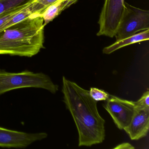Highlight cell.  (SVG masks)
Masks as SVG:
<instances>
[{"label": "cell", "mask_w": 149, "mask_h": 149, "mask_svg": "<svg viewBox=\"0 0 149 149\" xmlns=\"http://www.w3.org/2000/svg\"><path fill=\"white\" fill-rule=\"evenodd\" d=\"M77 1V0H58L49 6L41 15L43 19L44 26L60 15L63 11Z\"/></svg>", "instance_id": "cell-10"}, {"label": "cell", "mask_w": 149, "mask_h": 149, "mask_svg": "<svg viewBox=\"0 0 149 149\" xmlns=\"http://www.w3.org/2000/svg\"><path fill=\"white\" fill-rule=\"evenodd\" d=\"M29 6L26 8L22 10L18 13L16 14L8 21L5 23L0 28V32L11 26H13L17 23H19L29 17L35 15H34L32 13L30 8H29Z\"/></svg>", "instance_id": "cell-11"}, {"label": "cell", "mask_w": 149, "mask_h": 149, "mask_svg": "<svg viewBox=\"0 0 149 149\" xmlns=\"http://www.w3.org/2000/svg\"><path fill=\"white\" fill-rule=\"evenodd\" d=\"M34 15L0 32V55L31 57L44 48V26Z\"/></svg>", "instance_id": "cell-2"}, {"label": "cell", "mask_w": 149, "mask_h": 149, "mask_svg": "<svg viewBox=\"0 0 149 149\" xmlns=\"http://www.w3.org/2000/svg\"><path fill=\"white\" fill-rule=\"evenodd\" d=\"M124 0H105L100 13L97 36H115L124 9Z\"/></svg>", "instance_id": "cell-5"}, {"label": "cell", "mask_w": 149, "mask_h": 149, "mask_svg": "<svg viewBox=\"0 0 149 149\" xmlns=\"http://www.w3.org/2000/svg\"><path fill=\"white\" fill-rule=\"evenodd\" d=\"M29 0H0V15L26 3Z\"/></svg>", "instance_id": "cell-14"}, {"label": "cell", "mask_w": 149, "mask_h": 149, "mask_svg": "<svg viewBox=\"0 0 149 149\" xmlns=\"http://www.w3.org/2000/svg\"><path fill=\"white\" fill-rule=\"evenodd\" d=\"M125 8L116 30V40L130 37L149 29V11L131 6L125 2Z\"/></svg>", "instance_id": "cell-4"}, {"label": "cell", "mask_w": 149, "mask_h": 149, "mask_svg": "<svg viewBox=\"0 0 149 149\" xmlns=\"http://www.w3.org/2000/svg\"><path fill=\"white\" fill-rule=\"evenodd\" d=\"M136 107L143 109L149 108V92L148 91L145 92L140 99L135 102Z\"/></svg>", "instance_id": "cell-16"}, {"label": "cell", "mask_w": 149, "mask_h": 149, "mask_svg": "<svg viewBox=\"0 0 149 149\" xmlns=\"http://www.w3.org/2000/svg\"><path fill=\"white\" fill-rule=\"evenodd\" d=\"M115 149H134L132 145L128 143H123L115 147Z\"/></svg>", "instance_id": "cell-17"}, {"label": "cell", "mask_w": 149, "mask_h": 149, "mask_svg": "<svg viewBox=\"0 0 149 149\" xmlns=\"http://www.w3.org/2000/svg\"><path fill=\"white\" fill-rule=\"evenodd\" d=\"M66 1H70V0H66Z\"/></svg>", "instance_id": "cell-18"}, {"label": "cell", "mask_w": 149, "mask_h": 149, "mask_svg": "<svg viewBox=\"0 0 149 149\" xmlns=\"http://www.w3.org/2000/svg\"><path fill=\"white\" fill-rule=\"evenodd\" d=\"M47 136L44 132L27 133L0 127V147L24 149Z\"/></svg>", "instance_id": "cell-7"}, {"label": "cell", "mask_w": 149, "mask_h": 149, "mask_svg": "<svg viewBox=\"0 0 149 149\" xmlns=\"http://www.w3.org/2000/svg\"><path fill=\"white\" fill-rule=\"evenodd\" d=\"M58 0H32L29 8L34 15H41L45 10Z\"/></svg>", "instance_id": "cell-12"}, {"label": "cell", "mask_w": 149, "mask_h": 149, "mask_svg": "<svg viewBox=\"0 0 149 149\" xmlns=\"http://www.w3.org/2000/svg\"><path fill=\"white\" fill-rule=\"evenodd\" d=\"M26 88L44 89L52 94H55L59 89V86L42 72L26 70L15 73L0 69V96L13 90Z\"/></svg>", "instance_id": "cell-3"}, {"label": "cell", "mask_w": 149, "mask_h": 149, "mask_svg": "<svg viewBox=\"0 0 149 149\" xmlns=\"http://www.w3.org/2000/svg\"><path fill=\"white\" fill-rule=\"evenodd\" d=\"M149 128V108L136 107L129 125L124 129L132 140H139L147 135Z\"/></svg>", "instance_id": "cell-8"}, {"label": "cell", "mask_w": 149, "mask_h": 149, "mask_svg": "<svg viewBox=\"0 0 149 149\" xmlns=\"http://www.w3.org/2000/svg\"><path fill=\"white\" fill-rule=\"evenodd\" d=\"M63 102L72 115L79 136V146L101 143L105 139V120L89 91L63 77Z\"/></svg>", "instance_id": "cell-1"}, {"label": "cell", "mask_w": 149, "mask_h": 149, "mask_svg": "<svg viewBox=\"0 0 149 149\" xmlns=\"http://www.w3.org/2000/svg\"><path fill=\"white\" fill-rule=\"evenodd\" d=\"M32 0H29L26 3L14 8L13 9L0 15V28L8 21L14 15L30 6Z\"/></svg>", "instance_id": "cell-13"}, {"label": "cell", "mask_w": 149, "mask_h": 149, "mask_svg": "<svg viewBox=\"0 0 149 149\" xmlns=\"http://www.w3.org/2000/svg\"><path fill=\"white\" fill-rule=\"evenodd\" d=\"M89 94L91 97L97 102L98 101H106L110 96V95L107 92L97 88H91Z\"/></svg>", "instance_id": "cell-15"}, {"label": "cell", "mask_w": 149, "mask_h": 149, "mask_svg": "<svg viewBox=\"0 0 149 149\" xmlns=\"http://www.w3.org/2000/svg\"><path fill=\"white\" fill-rule=\"evenodd\" d=\"M136 106L135 102L110 95L104 107L111 116L117 127L123 130L130 124Z\"/></svg>", "instance_id": "cell-6"}, {"label": "cell", "mask_w": 149, "mask_h": 149, "mask_svg": "<svg viewBox=\"0 0 149 149\" xmlns=\"http://www.w3.org/2000/svg\"><path fill=\"white\" fill-rule=\"evenodd\" d=\"M149 39V29L144 30L130 37L116 41V42L111 45L104 47L103 49V53L106 54H110L123 47L140 42L148 40Z\"/></svg>", "instance_id": "cell-9"}]
</instances>
